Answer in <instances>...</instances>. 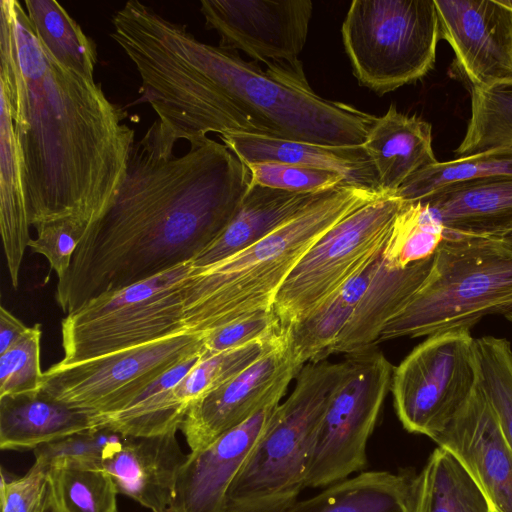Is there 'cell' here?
I'll list each match as a JSON object with an SVG mask.
<instances>
[{"label":"cell","instance_id":"1","mask_svg":"<svg viewBox=\"0 0 512 512\" xmlns=\"http://www.w3.org/2000/svg\"><path fill=\"white\" fill-rule=\"evenodd\" d=\"M0 91L20 148L31 226L65 219L90 226L125 178L135 143L126 111L51 55L17 0L0 1Z\"/></svg>","mask_w":512,"mask_h":512},{"label":"cell","instance_id":"2","mask_svg":"<svg viewBox=\"0 0 512 512\" xmlns=\"http://www.w3.org/2000/svg\"><path fill=\"white\" fill-rule=\"evenodd\" d=\"M250 182L245 163L208 137L167 159L135 141L114 199L58 279L60 309L192 261L228 226Z\"/></svg>","mask_w":512,"mask_h":512},{"label":"cell","instance_id":"3","mask_svg":"<svg viewBox=\"0 0 512 512\" xmlns=\"http://www.w3.org/2000/svg\"><path fill=\"white\" fill-rule=\"evenodd\" d=\"M112 39L135 65L140 98L157 114L139 140L151 155H173L175 144H196L207 134L248 132L265 135L227 96L215 80L208 44L186 25L164 18L138 0H130L112 16Z\"/></svg>","mask_w":512,"mask_h":512},{"label":"cell","instance_id":"4","mask_svg":"<svg viewBox=\"0 0 512 512\" xmlns=\"http://www.w3.org/2000/svg\"><path fill=\"white\" fill-rule=\"evenodd\" d=\"M381 195L343 183L247 248L213 264L191 267L182 286L186 330L205 334L272 309L282 284L307 251L342 219Z\"/></svg>","mask_w":512,"mask_h":512},{"label":"cell","instance_id":"5","mask_svg":"<svg viewBox=\"0 0 512 512\" xmlns=\"http://www.w3.org/2000/svg\"><path fill=\"white\" fill-rule=\"evenodd\" d=\"M209 58L218 85L267 136L327 146L362 145L377 118L317 95L302 65L262 69L238 51L213 45Z\"/></svg>","mask_w":512,"mask_h":512},{"label":"cell","instance_id":"6","mask_svg":"<svg viewBox=\"0 0 512 512\" xmlns=\"http://www.w3.org/2000/svg\"><path fill=\"white\" fill-rule=\"evenodd\" d=\"M512 312V253L497 239L444 231L431 271L383 329L379 341L471 330Z\"/></svg>","mask_w":512,"mask_h":512},{"label":"cell","instance_id":"7","mask_svg":"<svg viewBox=\"0 0 512 512\" xmlns=\"http://www.w3.org/2000/svg\"><path fill=\"white\" fill-rule=\"evenodd\" d=\"M348 365L346 359L302 367L292 393L278 405L234 478L226 512H278L299 500L316 430Z\"/></svg>","mask_w":512,"mask_h":512},{"label":"cell","instance_id":"8","mask_svg":"<svg viewBox=\"0 0 512 512\" xmlns=\"http://www.w3.org/2000/svg\"><path fill=\"white\" fill-rule=\"evenodd\" d=\"M192 261L109 291L66 314L63 363H77L187 331L182 286Z\"/></svg>","mask_w":512,"mask_h":512},{"label":"cell","instance_id":"9","mask_svg":"<svg viewBox=\"0 0 512 512\" xmlns=\"http://www.w3.org/2000/svg\"><path fill=\"white\" fill-rule=\"evenodd\" d=\"M341 34L358 83L380 96L424 77L441 37L434 0H354Z\"/></svg>","mask_w":512,"mask_h":512},{"label":"cell","instance_id":"10","mask_svg":"<svg viewBox=\"0 0 512 512\" xmlns=\"http://www.w3.org/2000/svg\"><path fill=\"white\" fill-rule=\"evenodd\" d=\"M404 203L381 195L342 219L307 251L273 305L282 329L316 309L383 252Z\"/></svg>","mask_w":512,"mask_h":512},{"label":"cell","instance_id":"11","mask_svg":"<svg viewBox=\"0 0 512 512\" xmlns=\"http://www.w3.org/2000/svg\"><path fill=\"white\" fill-rule=\"evenodd\" d=\"M203 352V334L185 331L82 362L59 361L43 373L40 391L100 419L122 411L166 371Z\"/></svg>","mask_w":512,"mask_h":512},{"label":"cell","instance_id":"12","mask_svg":"<svg viewBox=\"0 0 512 512\" xmlns=\"http://www.w3.org/2000/svg\"><path fill=\"white\" fill-rule=\"evenodd\" d=\"M348 363L316 430L306 488L328 487L367 465V443L391 390L394 366L374 347L349 355Z\"/></svg>","mask_w":512,"mask_h":512},{"label":"cell","instance_id":"13","mask_svg":"<svg viewBox=\"0 0 512 512\" xmlns=\"http://www.w3.org/2000/svg\"><path fill=\"white\" fill-rule=\"evenodd\" d=\"M480 383L476 339L459 329L428 336L394 367L396 414L410 433L434 439Z\"/></svg>","mask_w":512,"mask_h":512},{"label":"cell","instance_id":"14","mask_svg":"<svg viewBox=\"0 0 512 512\" xmlns=\"http://www.w3.org/2000/svg\"><path fill=\"white\" fill-rule=\"evenodd\" d=\"M313 3L310 0H202L205 26L219 46L242 51L256 62L301 66Z\"/></svg>","mask_w":512,"mask_h":512},{"label":"cell","instance_id":"15","mask_svg":"<svg viewBox=\"0 0 512 512\" xmlns=\"http://www.w3.org/2000/svg\"><path fill=\"white\" fill-rule=\"evenodd\" d=\"M302 369L293 359L287 338L247 369L196 400L180 430L191 451L206 447L255 414Z\"/></svg>","mask_w":512,"mask_h":512},{"label":"cell","instance_id":"16","mask_svg":"<svg viewBox=\"0 0 512 512\" xmlns=\"http://www.w3.org/2000/svg\"><path fill=\"white\" fill-rule=\"evenodd\" d=\"M440 36L472 89L512 80V7L504 0H434Z\"/></svg>","mask_w":512,"mask_h":512},{"label":"cell","instance_id":"17","mask_svg":"<svg viewBox=\"0 0 512 512\" xmlns=\"http://www.w3.org/2000/svg\"><path fill=\"white\" fill-rule=\"evenodd\" d=\"M433 441L462 463L494 512H512V447L480 383Z\"/></svg>","mask_w":512,"mask_h":512},{"label":"cell","instance_id":"18","mask_svg":"<svg viewBox=\"0 0 512 512\" xmlns=\"http://www.w3.org/2000/svg\"><path fill=\"white\" fill-rule=\"evenodd\" d=\"M285 392L204 448L191 451L176 481L171 512H226L228 490Z\"/></svg>","mask_w":512,"mask_h":512},{"label":"cell","instance_id":"19","mask_svg":"<svg viewBox=\"0 0 512 512\" xmlns=\"http://www.w3.org/2000/svg\"><path fill=\"white\" fill-rule=\"evenodd\" d=\"M176 434L122 435L103 461L118 494L150 512H171L177 477L188 455Z\"/></svg>","mask_w":512,"mask_h":512},{"label":"cell","instance_id":"20","mask_svg":"<svg viewBox=\"0 0 512 512\" xmlns=\"http://www.w3.org/2000/svg\"><path fill=\"white\" fill-rule=\"evenodd\" d=\"M417 202L446 232L498 239L512 231V177L451 183Z\"/></svg>","mask_w":512,"mask_h":512},{"label":"cell","instance_id":"21","mask_svg":"<svg viewBox=\"0 0 512 512\" xmlns=\"http://www.w3.org/2000/svg\"><path fill=\"white\" fill-rule=\"evenodd\" d=\"M219 137L245 164L282 162L329 170L348 184L380 192L375 169L362 145L327 146L248 132H226Z\"/></svg>","mask_w":512,"mask_h":512},{"label":"cell","instance_id":"22","mask_svg":"<svg viewBox=\"0 0 512 512\" xmlns=\"http://www.w3.org/2000/svg\"><path fill=\"white\" fill-rule=\"evenodd\" d=\"M362 147L375 169L379 190L385 195H394L411 176L438 162L430 123L398 111L394 104L376 118Z\"/></svg>","mask_w":512,"mask_h":512},{"label":"cell","instance_id":"23","mask_svg":"<svg viewBox=\"0 0 512 512\" xmlns=\"http://www.w3.org/2000/svg\"><path fill=\"white\" fill-rule=\"evenodd\" d=\"M434 256L403 269L377 263L372 281L356 303L333 353L356 354L373 348L387 323L410 301L428 277Z\"/></svg>","mask_w":512,"mask_h":512},{"label":"cell","instance_id":"24","mask_svg":"<svg viewBox=\"0 0 512 512\" xmlns=\"http://www.w3.org/2000/svg\"><path fill=\"white\" fill-rule=\"evenodd\" d=\"M323 193H294L250 182L228 226L192 260V267L213 264L256 243L291 220Z\"/></svg>","mask_w":512,"mask_h":512},{"label":"cell","instance_id":"25","mask_svg":"<svg viewBox=\"0 0 512 512\" xmlns=\"http://www.w3.org/2000/svg\"><path fill=\"white\" fill-rule=\"evenodd\" d=\"M417 474L360 472L278 512H414Z\"/></svg>","mask_w":512,"mask_h":512},{"label":"cell","instance_id":"26","mask_svg":"<svg viewBox=\"0 0 512 512\" xmlns=\"http://www.w3.org/2000/svg\"><path fill=\"white\" fill-rule=\"evenodd\" d=\"M97 429L92 416L41 391L0 398V448L35 449L63 437Z\"/></svg>","mask_w":512,"mask_h":512},{"label":"cell","instance_id":"27","mask_svg":"<svg viewBox=\"0 0 512 512\" xmlns=\"http://www.w3.org/2000/svg\"><path fill=\"white\" fill-rule=\"evenodd\" d=\"M0 229L11 283L19 272L30 237L22 159L6 96L0 91Z\"/></svg>","mask_w":512,"mask_h":512},{"label":"cell","instance_id":"28","mask_svg":"<svg viewBox=\"0 0 512 512\" xmlns=\"http://www.w3.org/2000/svg\"><path fill=\"white\" fill-rule=\"evenodd\" d=\"M203 353L190 357L166 371L122 411L95 419L96 427L131 437L153 436L180 430L188 410L177 400L174 388L199 362Z\"/></svg>","mask_w":512,"mask_h":512},{"label":"cell","instance_id":"29","mask_svg":"<svg viewBox=\"0 0 512 512\" xmlns=\"http://www.w3.org/2000/svg\"><path fill=\"white\" fill-rule=\"evenodd\" d=\"M491 506L462 463L437 447L417 474L414 512H490Z\"/></svg>","mask_w":512,"mask_h":512},{"label":"cell","instance_id":"30","mask_svg":"<svg viewBox=\"0 0 512 512\" xmlns=\"http://www.w3.org/2000/svg\"><path fill=\"white\" fill-rule=\"evenodd\" d=\"M25 11L51 55L64 67L94 79L97 47L55 0H25Z\"/></svg>","mask_w":512,"mask_h":512},{"label":"cell","instance_id":"31","mask_svg":"<svg viewBox=\"0 0 512 512\" xmlns=\"http://www.w3.org/2000/svg\"><path fill=\"white\" fill-rule=\"evenodd\" d=\"M512 147V80L472 89L471 117L457 158Z\"/></svg>","mask_w":512,"mask_h":512},{"label":"cell","instance_id":"32","mask_svg":"<svg viewBox=\"0 0 512 512\" xmlns=\"http://www.w3.org/2000/svg\"><path fill=\"white\" fill-rule=\"evenodd\" d=\"M501 177H512V147L438 161L411 176L394 196L403 201L417 202L451 183Z\"/></svg>","mask_w":512,"mask_h":512},{"label":"cell","instance_id":"33","mask_svg":"<svg viewBox=\"0 0 512 512\" xmlns=\"http://www.w3.org/2000/svg\"><path fill=\"white\" fill-rule=\"evenodd\" d=\"M285 332L251 341L243 346L203 356L174 388L177 400L187 410L193 402L225 384L260 357L282 343Z\"/></svg>","mask_w":512,"mask_h":512},{"label":"cell","instance_id":"34","mask_svg":"<svg viewBox=\"0 0 512 512\" xmlns=\"http://www.w3.org/2000/svg\"><path fill=\"white\" fill-rule=\"evenodd\" d=\"M354 307L337 292L302 319L283 329L294 361L301 367L333 354Z\"/></svg>","mask_w":512,"mask_h":512},{"label":"cell","instance_id":"35","mask_svg":"<svg viewBox=\"0 0 512 512\" xmlns=\"http://www.w3.org/2000/svg\"><path fill=\"white\" fill-rule=\"evenodd\" d=\"M49 492L56 512H118V492L104 468L50 467Z\"/></svg>","mask_w":512,"mask_h":512},{"label":"cell","instance_id":"36","mask_svg":"<svg viewBox=\"0 0 512 512\" xmlns=\"http://www.w3.org/2000/svg\"><path fill=\"white\" fill-rule=\"evenodd\" d=\"M444 238L443 228L431 220L420 202L405 201L382 252L391 269H403L434 256Z\"/></svg>","mask_w":512,"mask_h":512},{"label":"cell","instance_id":"37","mask_svg":"<svg viewBox=\"0 0 512 512\" xmlns=\"http://www.w3.org/2000/svg\"><path fill=\"white\" fill-rule=\"evenodd\" d=\"M480 385L512 447V347L506 338L476 339Z\"/></svg>","mask_w":512,"mask_h":512},{"label":"cell","instance_id":"38","mask_svg":"<svg viewBox=\"0 0 512 512\" xmlns=\"http://www.w3.org/2000/svg\"><path fill=\"white\" fill-rule=\"evenodd\" d=\"M41 336V325L36 323L0 354V398L40 392L44 373L40 365Z\"/></svg>","mask_w":512,"mask_h":512},{"label":"cell","instance_id":"39","mask_svg":"<svg viewBox=\"0 0 512 512\" xmlns=\"http://www.w3.org/2000/svg\"><path fill=\"white\" fill-rule=\"evenodd\" d=\"M121 437L109 429H92L40 445L34 456L49 467L104 468L105 456Z\"/></svg>","mask_w":512,"mask_h":512},{"label":"cell","instance_id":"40","mask_svg":"<svg viewBox=\"0 0 512 512\" xmlns=\"http://www.w3.org/2000/svg\"><path fill=\"white\" fill-rule=\"evenodd\" d=\"M252 184L294 193L317 194L347 183L338 173L282 162L245 164Z\"/></svg>","mask_w":512,"mask_h":512},{"label":"cell","instance_id":"41","mask_svg":"<svg viewBox=\"0 0 512 512\" xmlns=\"http://www.w3.org/2000/svg\"><path fill=\"white\" fill-rule=\"evenodd\" d=\"M87 226L73 219L54 221L35 228L37 236L29 248L43 255L58 279L70 268L73 255L82 240Z\"/></svg>","mask_w":512,"mask_h":512},{"label":"cell","instance_id":"42","mask_svg":"<svg viewBox=\"0 0 512 512\" xmlns=\"http://www.w3.org/2000/svg\"><path fill=\"white\" fill-rule=\"evenodd\" d=\"M50 467L35 459L21 477L6 480L1 477V512H45L50 502Z\"/></svg>","mask_w":512,"mask_h":512},{"label":"cell","instance_id":"43","mask_svg":"<svg viewBox=\"0 0 512 512\" xmlns=\"http://www.w3.org/2000/svg\"><path fill=\"white\" fill-rule=\"evenodd\" d=\"M282 330L273 308L258 311L203 334V356L240 347L251 341L279 333Z\"/></svg>","mask_w":512,"mask_h":512},{"label":"cell","instance_id":"44","mask_svg":"<svg viewBox=\"0 0 512 512\" xmlns=\"http://www.w3.org/2000/svg\"><path fill=\"white\" fill-rule=\"evenodd\" d=\"M29 329L4 306L0 307V354L6 352Z\"/></svg>","mask_w":512,"mask_h":512},{"label":"cell","instance_id":"45","mask_svg":"<svg viewBox=\"0 0 512 512\" xmlns=\"http://www.w3.org/2000/svg\"><path fill=\"white\" fill-rule=\"evenodd\" d=\"M497 240L505 250L512 253V231L501 236Z\"/></svg>","mask_w":512,"mask_h":512},{"label":"cell","instance_id":"46","mask_svg":"<svg viewBox=\"0 0 512 512\" xmlns=\"http://www.w3.org/2000/svg\"><path fill=\"white\" fill-rule=\"evenodd\" d=\"M45 512H56V511L54 510V508L52 507V505H51V500H50V502H49V504H48V506H47V508H46Z\"/></svg>","mask_w":512,"mask_h":512},{"label":"cell","instance_id":"47","mask_svg":"<svg viewBox=\"0 0 512 512\" xmlns=\"http://www.w3.org/2000/svg\"><path fill=\"white\" fill-rule=\"evenodd\" d=\"M505 317L512 323V312L505 315Z\"/></svg>","mask_w":512,"mask_h":512},{"label":"cell","instance_id":"48","mask_svg":"<svg viewBox=\"0 0 512 512\" xmlns=\"http://www.w3.org/2000/svg\"><path fill=\"white\" fill-rule=\"evenodd\" d=\"M504 2L510 7H512V0H504Z\"/></svg>","mask_w":512,"mask_h":512},{"label":"cell","instance_id":"49","mask_svg":"<svg viewBox=\"0 0 512 512\" xmlns=\"http://www.w3.org/2000/svg\"><path fill=\"white\" fill-rule=\"evenodd\" d=\"M490 512H494V511L492 510V508H491Z\"/></svg>","mask_w":512,"mask_h":512}]
</instances>
